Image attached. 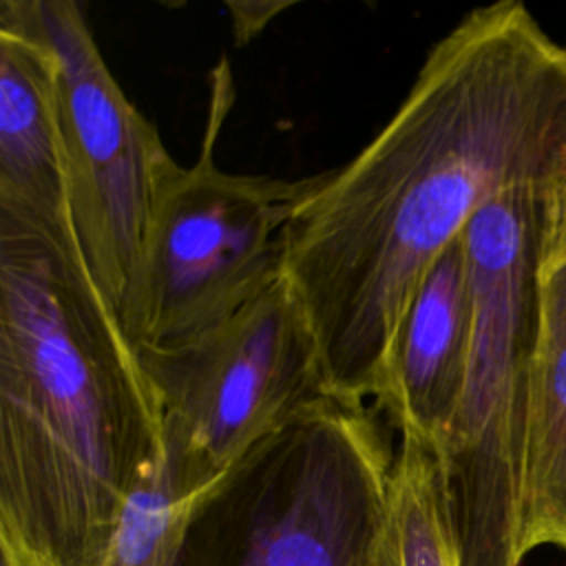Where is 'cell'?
Instances as JSON below:
<instances>
[{
    "label": "cell",
    "instance_id": "obj_10",
    "mask_svg": "<svg viewBox=\"0 0 566 566\" xmlns=\"http://www.w3.org/2000/svg\"><path fill=\"white\" fill-rule=\"evenodd\" d=\"M537 336L522 447V551L566 553V256L539 268Z\"/></svg>",
    "mask_w": 566,
    "mask_h": 566
},
{
    "label": "cell",
    "instance_id": "obj_1",
    "mask_svg": "<svg viewBox=\"0 0 566 566\" xmlns=\"http://www.w3.org/2000/svg\"><path fill=\"white\" fill-rule=\"evenodd\" d=\"M566 184V46L526 4L469 11L427 53L385 128L294 210L283 279L325 394L376 402L440 254L509 188Z\"/></svg>",
    "mask_w": 566,
    "mask_h": 566
},
{
    "label": "cell",
    "instance_id": "obj_4",
    "mask_svg": "<svg viewBox=\"0 0 566 566\" xmlns=\"http://www.w3.org/2000/svg\"><path fill=\"white\" fill-rule=\"evenodd\" d=\"M371 405L318 394L195 504L172 566H363L396 447Z\"/></svg>",
    "mask_w": 566,
    "mask_h": 566
},
{
    "label": "cell",
    "instance_id": "obj_12",
    "mask_svg": "<svg viewBox=\"0 0 566 566\" xmlns=\"http://www.w3.org/2000/svg\"><path fill=\"white\" fill-rule=\"evenodd\" d=\"M201 495L179 493L161 455L130 495L99 566H172L188 517Z\"/></svg>",
    "mask_w": 566,
    "mask_h": 566
},
{
    "label": "cell",
    "instance_id": "obj_2",
    "mask_svg": "<svg viewBox=\"0 0 566 566\" xmlns=\"http://www.w3.org/2000/svg\"><path fill=\"white\" fill-rule=\"evenodd\" d=\"M161 455L155 387L75 234L0 214V548L99 566Z\"/></svg>",
    "mask_w": 566,
    "mask_h": 566
},
{
    "label": "cell",
    "instance_id": "obj_7",
    "mask_svg": "<svg viewBox=\"0 0 566 566\" xmlns=\"http://www.w3.org/2000/svg\"><path fill=\"white\" fill-rule=\"evenodd\" d=\"M55 55L69 212L99 292L119 318L157 201L179 168L159 130L130 104L73 0H29Z\"/></svg>",
    "mask_w": 566,
    "mask_h": 566
},
{
    "label": "cell",
    "instance_id": "obj_3",
    "mask_svg": "<svg viewBox=\"0 0 566 566\" xmlns=\"http://www.w3.org/2000/svg\"><path fill=\"white\" fill-rule=\"evenodd\" d=\"M566 184H524L464 230L473 329L455 416L438 444L462 566H522V447L539 268Z\"/></svg>",
    "mask_w": 566,
    "mask_h": 566
},
{
    "label": "cell",
    "instance_id": "obj_8",
    "mask_svg": "<svg viewBox=\"0 0 566 566\" xmlns=\"http://www.w3.org/2000/svg\"><path fill=\"white\" fill-rule=\"evenodd\" d=\"M55 55L29 0L0 2V214L75 234L57 115Z\"/></svg>",
    "mask_w": 566,
    "mask_h": 566
},
{
    "label": "cell",
    "instance_id": "obj_14",
    "mask_svg": "<svg viewBox=\"0 0 566 566\" xmlns=\"http://www.w3.org/2000/svg\"><path fill=\"white\" fill-rule=\"evenodd\" d=\"M566 256V195H564V206L559 212V219L555 223V230L546 243L544 259H562Z\"/></svg>",
    "mask_w": 566,
    "mask_h": 566
},
{
    "label": "cell",
    "instance_id": "obj_6",
    "mask_svg": "<svg viewBox=\"0 0 566 566\" xmlns=\"http://www.w3.org/2000/svg\"><path fill=\"white\" fill-rule=\"evenodd\" d=\"M137 356L161 409L166 473L190 497L325 391L312 325L285 279L203 338Z\"/></svg>",
    "mask_w": 566,
    "mask_h": 566
},
{
    "label": "cell",
    "instance_id": "obj_13",
    "mask_svg": "<svg viewBox=\"0 0 566 566\" xmlns=\"http://www.w3.org/2000/svg\"><path fill=\"white\" fill-rule=\"evenodd\" d=\"M292 2H230L228 11L232 18V35L241 46L256 38L274 15L290 9Z\"/></svg>",
    "mask_w": 566,
    "mask_h": 566
},
{
    "label": "cell",
    "instance_id": "obj_9",
    "mask_svg": "<svg viewBox=\"0 0 566 566\" xmlns=\"http://www.w3.org/2000/svg\"><path fill=\"white\" fill-rule=\"evenodd\" d=\"M473 296L464 234L433 263L405 316L382 394L371 402L394 431L442 442L469 365Z\"/></svg>",
    "mask_w": 566,
    "mask_h": 566
},
{
    "label": "cell",
    "instance_id": "obj_5",
    "mask_svg": "<svg viewBox=\"0 0 566 566\" xmlns=\"http://www.w3.org/2000/svg\"><path fill=\"white\" fill-rule=\"evenodd\" d=\"M232 106L226 57L212 69L203 144L166 184L119 323L139 349H179L228 323L283 279L287 226L321 172L301 179L226 172L214 146Z\"/></svg>",
    "mask_w": 566,
    "mask_h": 566
},
{
    "label": "cell",
    "instance_id": "obj_11",
    "mask_svg": "<svg viewBox=\"0 0 566 566\" xmlns=\"http://www.w3.org/2000/svg\"><path fill=\"white\" fill-rule=\"evenodd\" d=\"M363 566H462L440 458L416 431L398 433L385 509Z\"/></svg>",
    "mask_w": 566,
    "mask_h": 566
}]
</instances>
